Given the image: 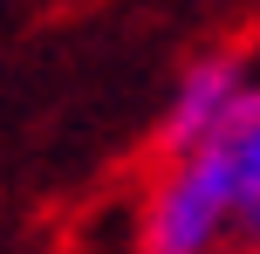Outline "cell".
Segmentation results:
<instances>
[{"label":"cell","instance_id":"cell-1","mask_svg":"<svg viewBox=\"0 0 260 254\" xmlns=\"http://www.w3.org/2000/svg\"><path fill=\"white\" fill-rule=\"evenodd\" d=\"M144 254H219L233 241V186L206 145L157 158V179L144 192Z\"/></svg>","mask_w":260,"mask_h":254},{"label":"cell","instance_id":"cell-2","mask_svg":"<svg viewBox=\"0 0 260 254\" xmlns=\"http://www.w3.org/2000/svg\"><path fill=\"white\" fill-rule=\"evenodd\" d=\"M253 62L240 48H206L199 62H185V76L171 82V103L157 117V158H178V151H199L226 117L233 103L253 90Z\"/></svg>","mask_w":260,"mask_h":254},{"label":"cell","instance_id":"cell-3","mask_svg":"<svg viewBox=\"0 0 260 254\" xmlns=\"http://www.w3.org/2000/svg\"><path fill=\"white\" fill-rule=\"evenodd\" d=\"M206 151L219 158L226 186H233V247L260 254V82L233 103V117L206 137Z\"/></svg>","mask_w":260,"mask_h":254}]
</instances>
